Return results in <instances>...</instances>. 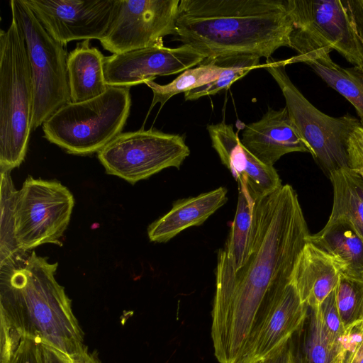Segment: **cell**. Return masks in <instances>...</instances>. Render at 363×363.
<instances>
[{
  "label": "cell",
  "instance_id": "obj_1",
  "mask_svg": "<svg viewBox=\"0 0 363 363\" xmlns=\"http://www.w3.org/2000/svg\"><path fill=\"white\" fill-rule=\"evenodd\" d=\"M310 233L289 184L255 200L248 255L235 270L218 252L211 340L219 363H245L252 335L291 281Z\"/></svg>",
  "mask_w": 363,
  "mask_h": 363
},
{
  "label": "cell",
  "instance_id": "obj_2",
  "mask_svg": "<svg viewBox=\"0 0 363 363\" xmlns=\"http://www.w3.org/2000/svg\"><path fill=\"white\" fill-rule=\"evenodd\" d=\"M57 263L20 251L0 262V363H9L20 340L39 339L69 354L88 350Z\"/></svg>",
  "mask_w": 363,
  "mask_h": 363
},
{
  "label": "cell",
  "instance_id": "obj_3",
  "mask_svg": "<svg viewBox=\"0 0 363 363\" xmlns=\"http://www.w3.org/2000/svg\"><path fill=\"white\" fill-rule=\"evenodd\" d=\"M292 30L284 0H180L175 35L206 59L251 55L267 60L289 47Z\"/></svg>",
  "mask_w": 363,
  "mask_h": 363
},
{
  "label": "cell",
  "instance_id": "obj_4",
  "mask_svg": "<svg viewBox=\"0 0 363 363\" xmlns=\"http://www.w3.org/2000/svg\"><path fill=\"white\" fill-rule=\"evenodd\" d=\"M33 84L25 41L13 21L0 31V173L24 160L31 130Z\"/></svg>",
  "mask_w": 363,
  "mask_h": 363
},
{
  "label": "cell",
  "instance_id": "obj_5",
  "mask_svg": "<svg viewBox=\"0 0 363 363\" xmlns=\"http://www.w3.org/2000/svg\"><path fill=\"white\" fill-rule=\"evenodd\" d=\"M130 87L108 86L100 96L69 102L43 123L44 137L67 152H99L121 133L130 113Z\"/></svg>",
  "mask_w": 363,
  "mask_h": 363
},
{
  "label": "cell",
  "instance_id": "obj_6",
  "mask_svg": "<svg viewBox=\"0 0 363 363\" xmlns=\"http://www.w3.org/2000/svg\"><path fill=\"white\" fill-rule=\"evenodd\" d=\"M25 41L33 84L31 130L70 102L67 53L45 30L23 0L9 1Z\"/></svg>",
  "mask_w": 363,
  "mask_h": 363
},
{
  "label": "cell",
  "instance_id": "obj_7",
  "mask_svg": "<svg viewBox=\"0 0 363 363\" xmlns=\"http://www.w3.org/2000/svg\"><path fill=\"white\" fill-rule=\"evenodd\" d=\"M262 65L277 83L292 121L322 170L328 176L348 167L347 140L361 125L359 120L349 113L332 117L318 110L291 82L282 60L270 57Z\"/></svg>",
  "mask_w": 363,
  "mask_h": 363
},
{
  "label": "cell",
  "instance_id": "obj_8",
  "mask_svg": "<svg viewBox=\"0 0 363 363\" xmlns=\"http://www.w3.org/2000/svg\"><path fill=\"white\" fill-rule=\"evenodd\" d=\"M293 24L289 48L301 55L317 49L336 50L363 70V42L350 1L284 0Z\"/></svg>",
  "mask_w": 363,
  "mask_h": 363
},
{
  "label": "cell",
  "instance_id": "obj_9",
  "mask_svg": "<svg viewBox=\"0 0 363 363\" xmlns=\"http://www.w3.org/2000/svg\"><path fill=\"white\" fill-rule=\"evenodd\" d=\"M74 205L71 191L60 182L28 177L13 201V237L19 251L43 244L62 245Z\"/></svg>",
  "mask_w": 363,
  "mask_h": 363
},
{
  "label": "cell",
  "instance_id": "obj_10",
  "mask_svg": "<svg viewBox=\"0 0 363 363\" xmlns=\"http://www.w3.org/2000/svg\"><path fill=\"white\" fill-rule=\"evenodd\" d=\"M97 154L107 174L134 184L164 169H179L190 150L178 134L141 129L121 133Z\"/></svg>",
  "mask_w": 363,
  "mask_h": 363
},
{
  "label": "cell",
  "instance_id": "obj_11",
  "mask_svg": "<svg viewBox=\"0 0 363 363\" xmlns=\"http://www.w3.org/2000/svg\"><path fill=\"white\" fill-rule=\"evenodd\" d=\"M180 0H117L103 48L118 54L163 46V38L176 35Z\"/></svg>",
  "mask_w": 363,
  "mask_h": 363
},
{
  "label": "cell",
  "instance_id": "obj_12",
  "mask_svg": "<svg viewBox=\"0 0 363 363\" xmlns=\"http://www.w3.org/2000/svg\"><path fill=\"white\" fill-rule=\"evenodd\" d=\"M23 1L48 33L62 46L73 40H101L117 5V0Z\"/></svg>",
  "mask_w": 363,
  "mask_h": 363
},
{
  "label": "cell",
  "instance_id": "obj_13",
  "mask_svg": "<svg viewBox=\"0 0 363 363\" xmlns=\"http://www.w3.org/2000/svg\"><path fill=\"white\" fill-rule=\"evenodd\" d=\"M205 56L194 48L154 46L105 57L107 86L130 87L159 76L177 74L200 65Z\"/></svg>",
  "mask_w": 363,
  "mask_h": 363
},
{
  "label": "cell",
  "instance_id": "obj_14",
  "mask_svg": "<svg viewBox=\"0 0 363 363\" xmlns=\"http://www.w3.org/2000/svg\"><path fill=\"white\" fill-rule=\"evenodd\" d=\"M308 313L291 281L252 335L245 363H262L279 354L301 328Z\"/></svg>",
  "mask_w": 363,
  "mask_h": 363
},
{
  "label": "cell",
  "instance_id": "obj_15",
  "mask_svg": "<svg viewBox=\"0 0 363 363\" xmlns=\"http://www.w3.org/2000/svg\"><path fill=\"white\" fill-rule=\"evenodd\" d=\"M212 147L234 179L243 182L256 200L282 184L274 167L266 165L241 143L231 124L220 122L207 126Z\"/></svg>",
  "mask_w": 363,
  "mask_h": 363
},
{
  "label": "cell",
  "instance_id": "obj_16",
  "mask_svg": "<svg viewBox=\"0 0 363 363\" xmlns=\"http://www.w3.org/2000/svg\"><path fill=\"white\" fill-rule=\"evenodd\" d=\"M240 140L250 153L270 167L286 154L310 153L286 106L279 110L269 108L259 121L245 125Z\"/></svg>",
  "mask_w": 363,
  "mask_h": 363
},
{
  "label": "cell",
  "instance_id": "obj_17",
  "mask_svg": "<svg viewBox=\"0 0 363 363\" xmlns=\"http://www.w3.org/2000/svg\"><path fill=\"white\" fill-rule=\"evenodd\" d=\"M340 275L330 257L307 242L296 263L291 281L302 301L310 308H318L335 289Z\"/></svg>",
  "mask_w": 363,
  "mask_h": 363
},
{
  "label": "cell",
  "instance_id": "obj_18",
  "mask_svg": "<svg viewBox=\"0 0 363 363\" xmlns=\"http://www.w3.org/2000/svg\"><path fill=\"white\" fill-rule=\"evenodd\" d=\"M227 201V189L220 186L198 196L177 201L171 210L147 228L152 242L169 241L184 230L201 225Z\"/></svg>",
  "mask_w": 363,
  "mask_h": 363
},
{
  "label": "cell",
  "instance_id": "obj_19",
  "mask_svg": "<svg viewBox=\"0 0 363 363\" xmlns=\"http://www.w3.org/2000/svg\"><path fill=\"white\" fill-rule=\"evenodd\" d=\"M308 242L330 257L340 274L363 281V240L350 223L328 220Z\"/></svg>",
  "mask_w": 363,
  "mask_h": 363
},
{
  "label": "cell",
  "instance_id": "obj_20",
  "mask_svg": "<svg viewBox=\"0 0 363 363\" xmlns=\"http://www.w3.org/2000/svg\"><path fill=\"white\" fill-rule=\"evenodd\" d=\"M328 49H317L282 60L284 65L303 62L330 87L344 96L355 108L363 127V70L342 67L330 57Z\"/></svg>",
  "mask_w": 363,
  "mask_h": 363
},
{
  "label": "cell",
  "instance_id": "obj_21",
  "mask_svg": "<svg viewBox=\"0 0 363 363\" xmlns=\"http://www.w3.org/2000/svg\"><path fill=\"white\" fill-rule=\"evenodd\" d=\"M104 60L102 52L91 46L89 40L78 43L68 54L70 102H83L105 92L108 86L104 77Z\"/></svg>",
  "mask_w": 363,
  "mask_h": 363
},
{
  "label": "cell",
  "instance_id": "obj_22",
  "mask_svg": "<svg viewBox=\"0 0 363 363\" xmlns=\"http://www.w3.org/2000/svg\"><path fill=\"white\" fill-rule=\"evenodd\" d=\"M333 187V204L328 221L350 223L363 240V179L349 167L328 175Z\"/></svg>",
  "mask_w": 363,
  "mask_h": 363
},
{
  "label": "cell",
  "instance_id": "obj_23",
  "mask_svg": "<svg viewBox=\"0 0 363 363\" xmlns=\"http://www.w3.org/2000/svg\"><path fill=\"white\" fill-rule=\"evenodd\" d=\"M238 198L235 215L223 248L228 259L235 270L243 266L248 255L255 198L247 186L238 182Z\"/></svg>",
  "mask_w": 363,
  "mask_h": 363
},
{
  "label": "cell",
  "instance_id": "obj_24",
  "mask_svg": "<svg viewBox=\"0 0 363 363\" xmlns=\"http://www.w3.org/2000/svg\"><path fill=\"white\" fill-rule=\"evenodd\" d=\"M223 69L220 57L205 59L200 65L188 69L167 84L161 85L153 81L147 82L152 91L153 98L150 110L157 103L160 107L172 96L203 86L216 79Z\"/></svg>",
  "mask_w": 363,
  "mask_h": 363
},
{
  "label": "cell",
  "instance_id": "obj_25",
  "mask_svg": "<svg viewBox=\"0 0 363 363\" xmlns=\"http://www.w3.org/2000/svg\"><path fill=\"white\" fill-rule=\"evenodd\" d=\"M301 328L303 332L301 350L298 363H334L335 342L328 333L319 308H310Z\"/></svg>",
  "mask_w": 363,
  "mask_h": 363
},
{
  "label": "cell",
  "instance_id": "obj_26",
  "mask_svg": "<svg viewBox=\"0 0 363 363\" xmlns=\"http://www.w3.org/2000/svg\"><path fill=\"white\" fill-rule=\"evenodd\" d=\"M223 69L213 82L184 93L186 101L199 99L203 96L215 95L228 89L232 84L245 76L250 71L262 67L260 57L251 55H235L220 57Z\"/></svg>",
  "mask_w": 363,
  "mask_h": 363
},
{
  "label": "cell",
  "instance_id": "obj_27",
  "mask_svg": "<svg viewBox=\"0 0 363 363\" xmlns=\"http://www.w3.org/2000/svg\"><path fill=\"white\" fill-rule=\"evenodd\" d=\"M336 303L344 328L363 320V281L340 275Z\"/></svg>",
  "mask_w": 363,
  "mask_h": 363
},
{
  "label": "cell",
  "instance_id": "obj_28",
  "mask_svg": "<svg viewBox=\"0 0 363 363\" xmlns=\"http://www.w3.org/2000/svg\"><path fill=\"white\" fill-rule=\"evenodd\" d=\"M16 189L10 172L1 173L0 262L20 252L13 237V201Z\"/></svg>",
  "mask_w": 363,
  "mask_h": 363
},
{
  "label": "cell",
  "instance_id": "obj_29",
  "mask_svg": "<svg viewBox=\"0 0 363 363\" xmlns=\"http://www.w3.org/2000/svg\"><path fill=\"white\" fill-rule=\"evenodd\" d=\"M363 342V320L346 327L335 345L334 363H347Z\"/></svg>",
  "mask_w": 363,
  "mask_h": 363
},
{
  "label": "cell",
  "instance_id": "obj_30",
  "mask_svg": "<svg viewBox=\"0 0 363 363\" xmlns=\"http://www.w3.org/2000/svg\"><path fill=\"white\" fill-rule=\"evenodd\" d=\"M324 326L331 339L336 342L345 328L340 319L336 303L335 289L323 301L319 307Z\"/></svg>",
  "mask_w": 363,
  "mask_h": 363
},
{
  "label": "cell",
  "instance_id": "obj_31",
  "mask_svg": "<svg viewBox=\"0 0 363 363\" xmlns=\"http://www.w3.org/2000/svg\"><path fill=\"white\" fill-rule=\"evenodd\" d=\"M9 363H44L41 341L35 337H22Z\"/></svg>",
  "mask_w": 363,
  "mask_h": 363
},
{
  "label": "cell",
  "instance_id": "obj_32",
  "mask_svg": "<svg viewBox=\"0 0 363 363\" xmlns=\"http://www.w3.org/2000/svg\"><path fill=\"white\" fill-rule=\"evenodd\" d=\"M41 346L44 363H101L96 354L89 349L82 353L69 354L43 342Z\"/></svg>",
  "mask_w": 363,
  "mask_h": 363
},
{
  "label": "cell",
  "instance_id": "obj_33",
  "mask_svg": "<svg viewBox=\"0 0 363 363\" xmlns=\"http://www.w3.org/2000/svg\"><path fill=\"white\" fill-rule=\"evenodd\" d=\"M348 167L363 179V127L356 128L347 144Z\"/></svg>",
  "mask_w": 363,
  "mask_h": 363
},
{
  "label": "cell",
  "instance_id": "obj_34",
  "mask_svg": "<svg viewBox=\"0 0 363 363\" xmlns=\"http://www.w3.org/2000/svg\"><path fill=\"white\" fill-rule=\"evenodd\" d=\"M350 4L359 35L363 42V0H351Z\"/></svg>",
  "mask_w": 363,
  "mask_h": 363
},
{
  "label": "cell",
  "instance_id": "obj_35",
  "mask_svg": "<svg viewBox=\"0 0 363 363\" xmlns=\"http://www.w3.org/2000/svg\"><path fill=\"white\" fill-rule=\"evenodd\" d=\"M262 363H298L291 346V340L284 350L274 358Z\"/></svg>",
  "mask_w": 363,
  "mask_h": 363
},
{
  "label": "cell",
  "instance_id": "obj_36",
  "mask_svg": "<svg viewBox=\"0 0 363 363\" xmlns=\"http://www.w3.org/2000/svg\"><path fill=\"white\" fill-rule=\"evenodd\" d=\"M347 363H363V342L357 347Z\"/></svg>",
  "mask_w": 363,
  "mask_h": 363
}]
</instances>
